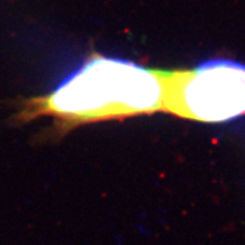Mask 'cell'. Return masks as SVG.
I'll return each mask as SVG.
<instances>
[{
	"label": "cell",
	"instance_id": "cell-1",
	"mask_svg": "<svg viewBox=\"0 0 245 245\" xmlns=\"http://www.w3.org/2000/svg\"><path fill=\"white\" fill-rule=\"evenodd\" d=\"M162 95L156 69L97 55L51 93L18 101L11 120L18 126L52 117L56 132L64 134L86 122L161 111Z\"/></svg>",
	"mask_w": 245,
	"mask_h": 245
},
{
	"label": "cell",
	"instance_id": "cell-2",
	"mask_svg": "<svg viewBox=\"0 0 245 245\" xmlns=\"http://www.w3.org/2000/svg\"><path fill=\"white\" fill-rule=\"evenodd\" d=\"M162 110L181 118L220 122L245 115V65L215 59L192 69H156Z\"/></svg>",
	"mask_w": 245,
	"mask_h": 245
}]
</instances>
